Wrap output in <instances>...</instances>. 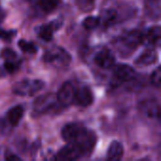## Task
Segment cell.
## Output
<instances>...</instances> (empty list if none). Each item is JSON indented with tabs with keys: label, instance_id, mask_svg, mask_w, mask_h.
<instances>
[{
	"label": "cell",
	"instance_id": "6da1fadb",
	"mask_svg": "<svg viewBox=\"0 0 161 161\" xmlns=\"http://www.w3.org/2000/svg\"><path fill=\"white\" fill-rule=\"evenodd\" d=\"M142 34L138 30H131L129 32L124 33L116 41V47L122 57H125L133 53L137 47L142 44Z\"/></svg>",
	"mask_w": 161,
	"mask_h": 161
},
{
	"label": "cell",
	"instance_id": "7a4b0ae2",
	"mask_svg": "<svg viewBox=\"0 0 161 161\" xmlns=\"http://www.w3.org/2000/svg\"><path fill=\"white\" fill-rule=\"evenodd\" d=\"M43 60L46 63L53 64L57 67H65L71 62L72 57L64 48L55 46L44 53Z\"/></svg>",
	"mask_w": 161,
	"mask_h": 161
},
{
	"label": "cell",
	"instance_id": "3957f363",
	"mask_svg": "<svg viewBox=\"0 0 161 161\" xmlns=\"http://www.w3.org/2000/svg\"><path fill=\"white\" fill-rule=\"evenodd\" d=\"M43 87L44 83L40 79H24L13 86L12 92L20 96H31L40 92Z\"/></svg>",
	"mask_w": 161,
	"mask_h": 161
},
{
	"label": "cell",
	"instance_id": "277c9868",
	"mask_svg": "<svg viewBox=\"0 0 161 161\" xmlns=\"http://www.w3.org/2000/svg\"><path fill=\"white\" fill-rule=\"evenodd\" d=\"M75 89L74 85L67 81L62 84L57 94V101L63 107H68L72 105L75 101Z\"/></svg>",
	"mask_w": 161,
	"mask_h": 161
},
{
	"label": "cell",
	"instance_id": "5b68a950",
	"mask_svg": "<svg viewBox=\"0 0 161 161\" xmlns=\"http://www.w3.org/2000/svg\"><path fill=\"white\" fill-rule=\"evenodd\" d=\"M83 157L79 147L75 143L69 142L65 147L60 149L56 156L57 160H76Z\"/></svg>",
	"mask_w": 161,
	"mask_h": 161
},
{
	"label": "cell",
	"instance_id": "8992f818",
	"mask_svg": "<svg viewBox=\"0 0 161 161\" xmlns=\"http://www.w3.org/2000/svg\"><path fill=\"white\" fill-rule=\"evenodd\" d=\"M56 105V98L52 94H45L42 96H40L38 99H36L33 108L34 110L37 111L40 114L46 113L50 109L54 108Z\"/></svg>",
	"mask_w": 161,
	"mask_h": 161
},
{
	"label": "cell",
	"instance_id": "52a82bcc",
	"mask_svg": "<svg viewBox=\"0 0 161 161\" xmlns=\"http://www.w3.org/2000/svg\"><path fill=\"white\" fill-rule=\"evenodd\" d=\"M94 62L102 69H109L115 64V57L110 50L103 49L95 55Z\"/></svg>",
	"mask_w": 161,
	"mask_h": 161
},
{
	"label": "cell",
	"instance_id": "ba28073f",
	"mask_svg": "<svg viewBox=\"0 0 161 161\" xmlns=\"http://www.w3.org/2000/svg\"><path fill=\"white\" fill-rule=\"evenodd\" d=\"M62 25V20L58 19L53 21L49 24L42 25L38 28V36L44 42H50L53 39V33L55 30H58Z\"/></svg>",
	"mask_w": 161,
	"mask_h": 161
},
{
	"label": "cell",
	"instance_id": "9c48e42d",
	"mask_svg": "<svg viewBox=\"0 0 161 161\" xmlns=\"http://www.w3.org/2000/svg\"><path fill=\"white\" fill-rule=\"evenodd\" d=\"M92 102H93V94L90 88L83 86V87H80L78 90H75L74 103H75L76 105L80 107L87 108L91 106Z\"/></svg>",
	"mask_w": 161,
	"mask_h": 161
},
{
	"label": "cell",
	"instance_id": "30bf717a",
	"mask_svg": "<svg viewBox=\"0 0 161 161\" xmlns=\"http://www.w3.org/2000/svg\"><path fill=\"white\" fill-rule=\"evenodd\" d=\"M113 75L115 76L116 79H118L120 81L127 82V81H131L132 79H134V77L136 75V72L129 65L120 64V65H117L116 67H114Z\"/></svg>",
	"mask_w": 161,
	"mask_h": 161
},
{
	"label": "cell",
	"instance_id": "8fae6325",
	"mask_svg": "<svg viewBox=\"0 0 161 161\" xmlns=\"http://www.w3.org/2000/svg\"><path fill=\"white\" fill-rule=\"evenodd\" d=\"M160 27L158 25L150 27L144 35H142V42L150 48H155L159 44L160 42Z\"/></svg>",
	"mask_w": 161,
	"mask_h": 161
},
{
	"label": "cell",
	"instance_id": "7c38bea8",
	"mask_svg": "<svg viewBox=\"0 0 161 161\" xmlns=\"http://www.w3.org/2000/svg\"><path fill=\"white\" fill-rule=\"evenodd\" d=\"M83 126L78 124H67L61 129V137L67 142H74Z\"/></svg>",
	"mask_w": 161,
	"mask_h": 161
},
{
	"label": "cell",
	"instance_id": "4fadbf2b",
	"mask_svg": "<svg viewBox=\"0 0 161 161\" xmlns=\"http://www.w3.org/2000/svg\"><path fill=\"white\" fill-rule=\"evenodd\" d=\"M157 60H158L157 51L154 50L153 48H149V49L145 50L142 54H141V56L136 59L135 63H136V65H138L140 67H146V66L153 64Z\"/></svg>",
	"mask_w": 161,
	"mask_h": 161
},
{
	"label": "cell",
	"instance_id": "5bb4252c",
	"mask_svg": "<svg viewBox=\"0 0 161 161\" xmlns=\"http://www.w3.org/2000/svg\"><path fill=\"white\" fill-rule=\"evenodd\" d=\"M24 116V108L20 105L11 108L7 113V120L11 126H16Z\"/></svg>",
	"mask_w": 161,
	"mask_h": 161
},
{
	"label": "cell",
	"instance_id": "9a60e30c",
	"mask_svg": "<svg viewBox=\"0 0 161 161\" xmlns=\"http://www.w3.org/2000/svg\"><path fill=\"white\" fill-rule=\"evenodd\" d=\"M124 155V147L122 145V143H120L119 142H112L108 147V154H107V158L109 160L117 161L120 160L123 158Z\"/></svg>",
	"mask_w": 161,
	"mask_h": 161
},
{
	"label": "cell",
	"instance_id": "2e32d148",
	"mask_svg": "<svg viewBox=\"0 0 161 161\" xmlns=\"http://www.w3.org/2000/svg\"><path fill=\"white\" fill-rule=\"evenodd\" d=\"M141 108L148 117H159V107L155 100H146L141 105Z\"/></svg>",
	"mask_w": 161,
	"mask_h": 161
},
{
	"label": "cell",
	"instance_id": "e0dca14e",
	"mask_svg": "<svg viewBox=\"0 0 161 161\" xmlns=\"http://www.w3.org/2000/svg\"><path fill=\"white\" fill-rule=\"evenodd\" d=\"M41 8L45 12H51L59 4V0H40L39 1Z\"/></svg>",
	"mask_w": 161,
	"mask_h": 161
},
{
	"label": "cell",
	"instance_id": "ac0fdd59",
	"mask_svg": "<svg viewBox=\"0 0 161 161\" xmlns=\"http://www.w3.org/2000/svg\"><path fill=\"white\" fill-rule=\"evenodd\" d=\"M18 45L23 52L27 53V54H35L38 50L37 46L33 42H26L25 40H20L18 42Z\"/></svg>",
	"mask_w": 161,
	"mask_h": 161
},
{
	"label": "cell",
	"instance_id": "d6986e66",
	"mask_svg": "<svg viewBox=\"0 0 161 161\" xmlns=\"http://www.w3.org/2000/svg\"><path fill=\"white\" fill-rule=\"evenodd\" d=\"M100 24V19L94 16H89L82 22V25L87 30H92L96 28Z\"/></svg>",
	"mask_w": 161,
	"mask_h": 161
},
{
	"label": "cell",
	"instance_id": "ffe728a7",
	"mask_svg": "<svg viewBox=\"0 0 161 161\" xmlns=\"http://www.w3.org/2000/svg\"><path fill=\"white\" fill-rule=\"evenodd\" d=\"M116 19H117V12L114 9H108L105 12L103 16V23L105 24V25L109 26L115 23Z\"/></svg>",
	"mask_w": 161,
	"mask_h": 161
},
{
	"label": "cell",
	"instance_id": "44dd1931",
	"mask_svg": "<svg viewBox=\"0 0 161 161\" xmlns=\"http://www.w3.org/2000/svg\"><path fill=\"white\" fill-rule=\"evenodd\" d=\"M75 3L82 11H91L94 8V0H75Z\"/></svg>",
	"mask_w": 161,
	"mask_h": 161
},
{
	"label": "cell",
	"instance_id": "7402d4cb",
	"mask_svg": "<svg viewBox=\"0 0 161 161\" xmlns=\"http://www.w3.org/2000/svg\"><path fill=\"white\" fill-rule=\"evenodd\" d=\"M19 66H20V59H16V60H5L4 68L8 73H14L15 71L18 70Z\"/></svg>",
	"mask_w": 161,
	"mask_h": 161
},
{
	"label": "cell",
	"instance_id": "603a6c76",
	"mask_svg": "<svg viewBox=\"0 0 161 161\" xmlns=\"http://www.w3.org/2000/svg\"><path fill=\"white\" fill-rule=\"evenodd\" d=\"M1 58H4L5 60H16V59H19L17 58L16 53L13 50L9 49V48H6L3 51H1Z\"/></svg>",
	"mask_w": 161,
	"mask_h": 161
},
{
	"label": "cell",
	"instance_id": "cb8c5ba5",
	"mask_svg": "<svg viewBox=\"0 0 161 161\" xmlns=\"http://www.w3.org/2000/svg\"><path fill=\"white\" fill-rule=\"evenodd\" d=\"M160 79H161V71L160 67H158L152 74L151 75V83L157 87V88H159L160 86Z\"/></svg>",
	"mask_w": 161,
	"mask_h": 161
},
{
	"label": "cell",
	"instance_id": "d4e9b609",
	"mask_svg": "<svg viewBox=\"0 0 161 161\" xmlns=\"http://www.w3.org/2000/svg\"><path fill=\"white\" fill-rule=\"evenodd\" d=\"M16 31L15 30H4V29H0V39H2L3 41L6 42H9L11 41V39L15 36Z\"/></svg>",
	"mask_w": 161,
	"mask_h": 161
},
{
	"label": "cell",
	"instance_id": "484cf974",
	"mask_svg": "<svg viewBox=\"0 0 161 161\" xmlns=\"http://www.w3.org/2000/svg\"><path fill=\"white\" fill-rule=\"evenodd\" d=\"M5 159L6 160H9V161H18V160H22L21 158H19L18 156L14 155V154H7L6 157H5Z\"/></svg>",
	"mask_w": 161,
	"mask_h": 161
},
{
	"label": "cell",
	"instance_id": "4316f807",
	"mask_svg": "<svg viewBox=\"0 0 161 161\" xmlns=\"http://www.w3.org/2000/svg\"><path fill=\"white\" fill-rule=\"evenodd\" d=\"M5 16H6V13H5V11H4V9L0 8V22H2V21L4 20Z\"/></svg>",
	"mask_w": 161,
	"mask_h": 161
}]
</instances>
